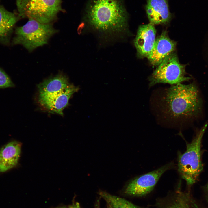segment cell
Wrapping results in <instances>:
<instances>
[{"label":"cell","mask_w":208,"mask_h":208,"mask_svg":"<svg viewBox=\"0 0 208 208\" xmlns=\"http://www.w3.org/2000/svg\"><path fill=\"white\" fill-rule=\"evenodd\" d=\"M198 91L194 83H178L166 91L162 99L163 110L171 118L177 120L198 115L202 102Z\"/></svg>","instance_id":"obj_1"},{"label":"cell","mask_w":208,"mask_h":208,"mask_svg":"<svg viewBox=\"0 0 208 208\" xmlns=\"http://www.w3.org/2000/svg\"><path fill=\"white\" fill-rule=\"evenodd\" d=\"M86 15L89 24L102 31L120 32L127 26V14L122 0H91Z\"/></svg>","instance_id":"obj_2"},{"label":"cell","mask_w":208,"mask_h":208,"mask_svg":"<svg viewBox=\"0 0 208 208\" xmlns=\"http://www.w3.org/2000/svg\"><path fill=\"white\" fill-rule=\"evenodd\" d=\"M207 126V124H205L196 132L191 142L186 143V149L184 153H178V171L189 186L192 185L198 180L203 170L201 143Z\"/></svg>","instance_id":"obj_3"},{"label":"cell","mask_w":208,"mask_h":208,"mask_svg":"<svg viewBox=\"0 0 208 208\" xmlns=\"http://www.w3.org/2000/svg\"><path fill=\"white\" fill-rule=\"evenodd\" d=\"M57 32L52 24H44L29 19L24 25L17 27L13 44H20L31 52L47 44L49 40Z\"/></svg>","instance_id":"obj_4"},{"label":"cell","mask_w":208,"mask_h":208,"mask_svg":"<svg viewBox=\"0 0 208 208\" xmlns=\"http://www.w3.org/2000/svg\"><path fill=\"white\" fill-rule=\"evenodd\" d=\"M20 18L44 24L52 23L62 8L61 0H16Z\"/></svg>","instance_id":"obj_5"},{"label":"cell","mask_w":208,"mask_h":208,"mask_svg":"<svg viewBox=\"0 0 208 208\" xmlns=\"http://www.w3.org/2000/svg\"><path fill=\"white\" fill-rule=\"evenodd\" d=\"M185 65L181 64L174 52L166 58L149 78L150 87L158 83L177 84L188 81L186 77Z\"/></svg>","instance_id":"obj_6"},{"label":"cell","mask_w":208,"mask_h":208,"mask_svg":"<svg viewBox=\"0 0 208 208\" xmlns=\"http://www.w3.org/2000/svg\"><path fill=\"white\" fill-rule=\"evenodd\" d=\"M173 162L166 164L154 170L135 178L126 187L124 193L128 195L142 197L150 193L163 174L172 168Z\"/></svg>","instance_id":"obj_7"},{"label":"cell","mask_w":208,"mask_h":208,"mask_svg":"<svg viewBox=\"0 0 208 208\" xmlns=\"http://www.w3.org/2000/svg\"><path fill=\"white\" fill-rule=\"evenodd\" d=\"M78 88L70 84L57 93L47 95H39V101L45 108L53 112L63 115L64 109L68 104L69 100Z\"/></svg>","instance_id":"obj_8"},{"label":"cell","mask_w":208,"mask_h":208,"mask_svg":"<svg viewBox=\"0 0 208 208\" xmlns=\"http://www.w3.org/2000/svg\"><path fill=\"white\" fill-rule=\"evenodd\" d=\"M176 42L170 38L166 30L156 38L153 49L147 58L153 65L158 66L166 58L174 52Z\"/></svg>","instance_id":"obj_9"},{"label":"cell","mask_w":208,"mask_h":208,"mask_svg":"<svg viewBox=\"0 0 208 208\" xmlns=\"http://www.w3.org/2000/svg\"><path fill=\"white\" fill-rule=\"evenodd\" d=\"M156 30L151 23L140 25L134 41L138 56L147 58L153 47L156 39Z\"/></svg>","instance_id":"obj_10"},{"label":"cell","mask_w":208,"mask_h":208,"mask_svg":"<svg viewBox=\"0 0 208 208\" xmlns=\"http://www.w3.org/2000/svg\"><path fill=\"white\" fill-rule=\"evenodd\" d=\"M145 10L150 23L164 24L170 20L172 16L169 9L168 0H146Z\"/></svg>","instance_id":"obj_11"},{"label":"cell","mask_w":208,"mask_h":208,"mask_svg":"<svg viewBox=\"0 0 208 208\" xmlns=\"http://www.w3.org/2000/svg\"><path fill=\"white\" fill-rule=\"evenodd\" d=\"M21 143L11 141L0 150V172H4L16 166L20 156Z\"/></svg>","instance_id":"obj_12"},{"label":"cell","mask_w":208,"mask_h":208,"mask_svg":"<svg viewBox=\"0 0 208 208\" xmlns=\"http://www.w3.org/2000/svg\"><path fill=\"white\" fill-rule=\"evenodd\" d=\"M70 84L66 75L59 74L46 79L38 85L39 95H49L57 93Z\"/></svg>","instance_id":"obj_13"},{"label":"cell","mask_w":208,"mask_h":208,"mask_svg":"<svg viewBox=\"0 0 208 208\" xmlns=\"http://www.w3.org/2000/svg\"><path fill=\"white\" fill-rule=\"evenodd\" d=\"M191 198L190 194L179 189L157 202L158 208H190Z\"/></svg>","instance_id":"obj_14"},{"label":"cell","mask_w":208,"mask_h":208,"mask_svg":"<svg viewBox=\"0 0 208 208\" xmlns=\"http://www.w3.org/2000/svg\"><path fill=\"white\" fill-rule=\"evenodd\" d=\"M20 18L0 6V42L7 44L14 26Z\"/></svg>","instance_id":"obj_15"},{"label":"cell","mask_w":208,"mask_h":208,"mask_svg":"<svg viewBox=\"0 0 208 208\" xmlns=\"http://www.w3.org/2000/svg\"><path fill=\"white\" fill-rule=\"evenodd\" d=\"M99 194L110 206L111 208H145L105 192L100 191Z\"/></svg>","instance_id":"obj_16"},{"label":"cell","mask_w":208,"mask_h":208,"mask_svg":"<svg viewBox=\"0 0 208 208\" xmlns=\"http://www.w3.org/2000/svg\"><path fill=\"white\" fill-rule=\"evenodd\" d=\"M15 85L6 73L0 68V88L14 87Z\"/></svg>","instance_id":"obj_17"},{"label":"cell","mask_w":208,"mask_h":208,"mask_svg":"<svg viewBox=\"0 0 208 208\" xmlns=\"http://www.w3.org/2000/svg\"><path fill=\"white\" fill-rule=\"evenodd\" d=\"M203 190L205 198L208 203V183L203 187Z\"/></svg>","instance_id":"obj_18"},{"label":"cell","mask_w":208,"mask_h":208,"mask_svg":"<svg viewBox=\"0 0 208 208\" xmlns=\"http://www.w3.org/2000/svg\"><path fill=\"white\" fill-rule=\"evenodd\" d=\"M62 208H81L80 206L79 203L76 202L72 203L67 207H64Z\"/></svg>","instance_id":"obj_19"},{"label":"cell","mask_w":208,"mask_h":208,"mask_svg":"<svg viewBox=\"0 0 208 208\" xmlns=\"http://www.w3.org/2000/svg\"><path fill=\"white\" fill-rule=\"evenodd\" d=\"M81 25V26H80V27H79V28L78 29V32L79 33H81L82 29L84 27V24L83 23H82V24Z\"/></svg>","instance_id":"obj_20"},{"label":"cell","mask_w":208,"mask_h":208,"mask_svg":"<svg viewBox=\"0 0 208 208\" xmlns=\"http://www.w3.org/2000/svg\"><path fill=\"white\" fill-rule=\"evenodd\" d=\"M107 208H111L110 206L108 204H107Z\"/></svg>","instance_id":"obj_21"}]
</instances>
